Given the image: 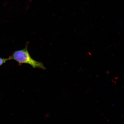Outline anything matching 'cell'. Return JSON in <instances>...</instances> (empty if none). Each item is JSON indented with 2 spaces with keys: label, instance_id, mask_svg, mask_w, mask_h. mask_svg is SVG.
Listing matches in <instances>:
<instances>
[{
  "label": "cell",
  "instance_id": "1",
  "mask_svg": "<svg viewBox=\"0 0 124 124\" xmlns=\"http://www.w3.org/2000/svg\"><path fill=\"white\" fill-rule=\"evenodd\" d=\"M8 58L9 60H15L19 65L23 63H27L34 68L46 69L42 63L35 61L31 57L28 51L27 45L24 49L14 52Z\"/></svg>",
  "mask_w": 124,
  "mask_h": 124
},
{
  "label": "cell",
  "instance_id": "2",
  "mask_svg": "<svg viewBox=\"0 0 124 124\" xmlns=\"http://www.w3.org/2000/svg\"><path fill=\"white\" fill-rule=\"evenodd\" d=\"M8 60H9V58H4L0 57V66L5 63Z\"/></svg>",
  "mask_w": 124,
  "mask_h": 124
}]
</instances>
